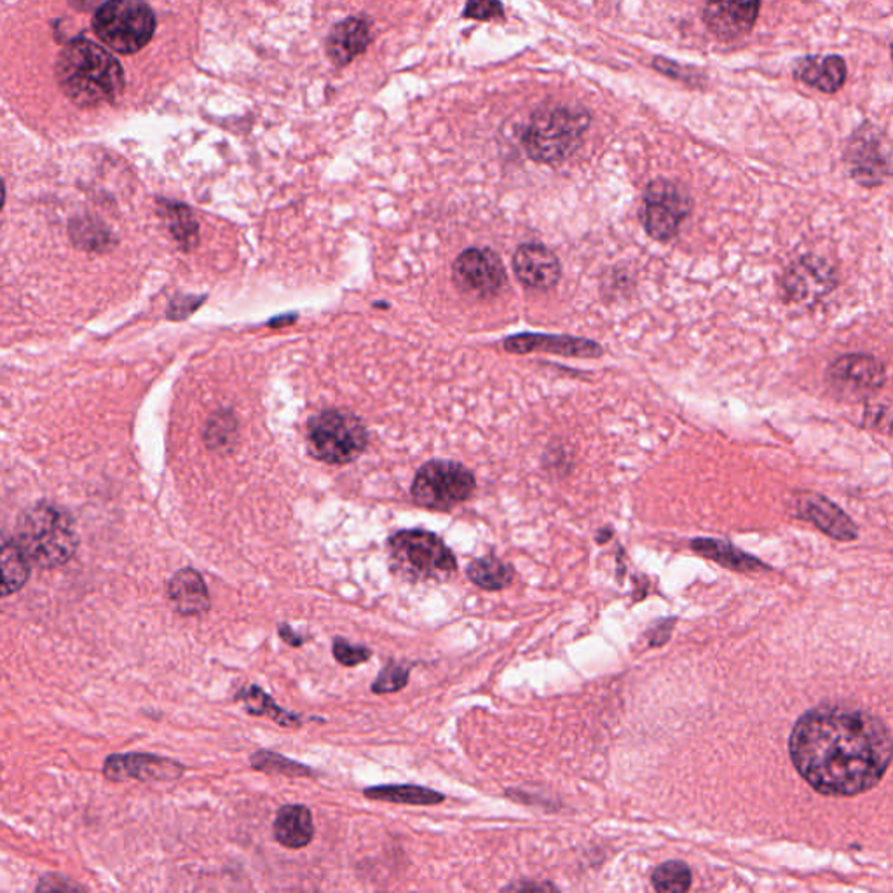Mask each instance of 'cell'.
Listing matches in <instances>:
<instances>
[{
    "label": "cell",
    "mask_w": 893,
    "mask_h": 893,
    "mask_svg": "<svg viewBox=\"0 0 893 893\" xmlns=\"http://www.w3.org/2000/svg\"><path fill=\"white\" fill-rule=\"evenodd\" d=\"M890 730L880 718L848 705L803 714L789 740L792 765L823 796H857L883 779L892 761Z\"/></svg>",
    "instance_id": "6da1fadb"
},
{
    "label": "cell",
    "mask_w": 893,
    "mask_h": 893,
    "mask_svg": "<svg viewBox=\"0 0 893 893\" xmlns=\"http://www.w3.org/2000/svg\"><path fill=\"white\" fill-rule=\"evenodd\" d=\"M57 80L77 107L112 103L123 95L121 63L91 40H74L58 57Z\"/></svg>",
    "instance_id": "7a4b0ae2"
},
{
    "label": "cell",
    "mask_w": 893,
    "mask_h": 893,
    "mask_svg": "<svg viewBox=\"0 0 893 893\" xmlns=\"http://www.w3.org/2000/svg\"><path fill=\"white\" fill-rule=\"evenodd\" d=\"M14 542L28 563L40 569H54L74 557L79 536L65 511L42 503L20 517Z\"/></svg>",
    "instance_id": "3957f363"
},
{
    "label": "cell",
    "mask_w": 893,
    "mask_h": 893,
    "mask_svg": "<svg viewBox=\"0 0 893 893\" xmlns=\"http://www.w3.org/2000/svg\"><path fill=\"white\" fill-rule=\"evenodd\" d=\"M588 126V111L581 107H545L534 112L529 121L522 144L529 158L536 163H562L580 149Z\"/></svg>",
    "instance_id": "277c9868"
},
{
    "label": "cell",
    "mask_w": 893,
    "mask_h": 893,
    "mask_svg": "<svg viewBox=\"0 0 893 893\" xmlns=\"http://www.w3.org/2000/svg\"><path fill=\"white\" fill-rule=\"evenodd\" d=\"M392 571L410 583H444L458 571V560L441 536L423 529L398 531L387 539Z\"/></svg>",
    "instance_id": "5b68a950"
},
{
    "label": "cell",
    "mask_w": 893,
    "mask_h": 893,
    "mask_svg": "<svg viewBox=\"0 0 893 893\" xmlns=\"http://www.w3.org/2000/svg\"><path fill=\"white\" fill-rule=\"evenodd\" d=\"M92 28L117 53H138L154 37L156 14L144 0H107L98 8Z\"/></svg>",
    "instance_id": "8992f818"
},
{
    "label": "cell",
    "mask_w": 893,
    "mask_h": 893,
    "mask_svg": "<svg viewBox=\"0 0 893 893\" xmlns=\"http://www.w3.org/2000/svg\"><path fill=\"white\" fill-rule=\"evenodd\" d=\"M369 435L357 416L325 410L309 421L308 445L314 458L328 464L355 461L365 450Z\"/></svg>",
    "instance_id": "52a82bcc"
},
{
    "label": "cell",
    "mask_w": 893,
    "mask_h": 893,
    "mask_svg": "<svg viewBox=\"0 0 893 893\" xmlns=\"http://www.w3.org/2000/svg\"><path fill=\"white\" fill-rule=\"evenodd\" d=\"M475 476L454 461L426 462L412 482V499L427 510H450L475 493Z\"/></svg>",
    "instance_id": "ba28073f"
},
{
    "label": "cell",
    "mask_w": 893,
    "mask_h": 893,
    "mask_svg": "<svg viewBox=\"0 0 893 893\" xmlns=\"http://www.w3.org/2000/svg\"><path fill=\"white\" fill-rule=\"evenodd\" d=\"M690 194L678 182L656 178L647 184L641 208V221L647 236L667 243L678 236L682 222L691 213Z\"/></svg>",
    "instance_id": "9c48e42d"
},
{
    "label": "cell",
    "mask_w": 893,
    "mask_h": 893,
    "mask_svg": "<svg viewBox=\"0 0 893 893\" xmlns=\"http://www.w3.org/2000/svg\"><path fill=\"white\" fill-rule=\"evenodd\" d=\"M838 286V269L831 260L805 256L792 262L780 280L783 300L794 306H814Z\"/></svg>",
    "instance_id": "30bf717a"
},
{
    "label": "cell",
    "mask_w": 893,
    "mask_h": 893,
    "mask_svg": "<svg viewBox=\"0 0 893 893\" xmlns=\"http://www.w3.org/2000/svg\"><path fill=\"white\" fill-rule=\"evenodd\" d=\"M848 173L863 187H878L890 175V156L883 132L876 124L863 123L849 137L845 150Z\"/></svg>",
    "instance_id": "8fae6325"
},
{
    "label": "cell",
    "mask_w": 893,
    "mask_h": 893,
    "mask_svg": "<svg viewBox=\"0 0 893 893\" xmlns=\"http://www.w3.org/2000/svg\"><path fill=\"white\" fill-rule=\"evenodd\" d=\"M832 392L848 400H864L876 395L886 383L884 363L872 355H845L828 369Z\"/></svg>",
    "instance_id": "7c38bea8"
},
{
    "label": "cell",
    "mask_w": 893,
    "mask_h": 893,
    "mask_svg": "<svg viewBox=\"0 0 893 893\" xmlns=\"http://www.w3.org/2000/svg\"><path fill=\"white\" fill-rule=\"evenodd\" d=\"M454 280L461 290L476 297H494L501 292L507 274L493 250L470 248L454 262Z\"/></svg>",
    "instance_id": "4fadbf2b"
},
{
    "label": "cell",
    "mask_w": 893,
    "mask_h": 893,
    "mask_svg": "<svg viewBox=\"0 0 893 893\" xmlns=\"http://www.w3.org/2000/svg\"><path fill=\"white\" fill-rule=\"evenodd\" d=\"M761 0H707L704 8L705 27L721 40L747 36L759 18Z\"/></svg>",
    "instance_id": "5bb4252c"
},
{
    "label": "cell",
    "mask_w": 893,
    "mask_h": 893,
    "mask_svg": "<svg viewBox=\"0 0 893 893\" xmlns=\"http://www.w3.org/2000/svg\"><path fill=\"white\" fill-rule=\"evenodd\" d=\"M185 773V766L168 757L150 754L111 756L103 766V774L112 782L135 779L141 782H173Z\"/></svg>",
    "instance_id": "9a60e30c"
},
{
    "label": "cell",
    "mask_w": 893,
    "mask_h": 893,
    "mask_svg": "<svg viewBox=\"0 0 893 893\" xmlns=\"http://www.w3.org/2000/svg\"><path fill=\"white\" fill-rule=\"evenodd\" d=\"M796 513L799 519L808 520L815 528H819L822 533L838 542L857 539L858 531L854 520L826 496L815 493L797 494Z\"/></svg>",
    "instance_id": "2e32d148"
},
{
    "label": "cell",
    "mask_w": 893,
    "mask_h": 893,
    "mask_svg": "<svg viewBox=\"0 0 893 893\" xmlns=\"http://www.w3.org/2000/svg\"><path fill=\"white\" fill-rule=\"evenodd\" d=\"M505 349L517 355L554 352L568 358H600L603 346L595 340L571 335L519 334L505 340Z\"/></svg>",
    "instance_id": "e0dca14e"
},
{
    "label": "cell",
    "mask_w": 893,
    "mask_h": 893,
    "mask_svg": "<svg viewBox=\"0 0 893 893\" xmlns=\"http://www.w3.org/2000/svg\"><path fill=\"white\" fill-rule=\"evenodd\" d=\"M517 277L534 290H550L562 276L559 257L550 248L536 243L522 245L513 256Z\"/></svg>",
    "instance_id": "ac0fdd59"
},
{
    "label": "cell",
    "mask_w": 893,
    "mask_h": 893,
    "mask_svg": "<svg viewBox=\"0 0 893 893\" xmlns=\"http://www.w3.org/2000/svg\"><path fill=\"white\" fill-rule=\"evenodd\" d=\"M168 599L182 617H203L212 600L203 576L196 569H181L168 581Z\"/></svg>",
    "instance_id": "d6986e66"
},
{
    "label": "cell",
    "mask_w": 893,
    "mask_h": 893,
    "mask_svg": "<svg viewBox=\"0 0 893 893\" xmlns=\"http://www.w3.org/2000/svg\"><path fill=\"white\" fill-rule=\"evenodd\" d=\"M372 34L365 20L346 18L337 23L326 37V54L335 66H346L365 53Z\"/></svg>",
    "instance_id": "ffe728a7"
},
{
    "label": "cell",
    "mask_w": 893,
    "mask_h": 893,
    "mask_svg": "<svg viewBox=\"0 0 893 893\" xmlns=\"http://www.w3.org/2000/svg\"><path fill=\"white\" fill-rule=\"evenodd\" d=\"M794 75L806 86L819 89L826 95H832V92L840 91L846 83L848 66H846L845 58L840 54H828V57L814 54V57L803 58L802 62L797 63Z\"/></svg>",
    "instance_id": "44dd1931"
},
{
    "label": "cell",
    "mask_w": 893,
    "mask_h": 893,
    "mask_svg": "<svg viewBox=\"0 0 893 893\" xmlns=\"http://www.w3.org/2000/svg\"><path fill=\"white\" fill-rule=\"evenodd\" d=\"M274 838L288 849H300L313 841V814L305 805H285L277 810L273 823Z\"/></svg>",
    "instance_id": "7402d4cb"
},
{
    "label": "cell",
    "mask_w": 893,
    "mask_h": 893,
    "mask_svg": "<svg viewBox=\"0 0 893 893\" xmlns=\"http://www.w3.org/2000/svg\"><path fill=\"white\" fill-rule=\"evenodd\" d=\"M234 700L243 705L245 712L250 714V716H259V718L273 719L277 727L299 728L302 727V721H305L299 714L282 709V707H280L262 687L257 686V684L243 686L241 690L236 693V696H234Z\"/></svg>",
    "instance_id": "603a6c76"
},
{
    "label": "cell",
    "mask_w": 893,
    "mask_h": 893,
    "mask_svg": "<svg viewBox=\"0 0 893 893\" xmlns=\"http://www.w3.org/2000/svg\"><path fill=\"white\" fill-rule=\"evenodd\" d=\"M30 563L13 537L0 531V597L18 592L30 576Z\"/></svg>",
    "instance_id": "cb8c5ba5"
},
{
    "label": "cell",
    "mask_w": 893,
    "mask_h": 893,
    "mask_svg": "<svg viewBox=\"0 0 893 893\" xmlns=\"http://www.w3.org/2000/svg\"><path fill=\"white\" fill-rule=\"evenodd\" d=\"M363 794L372 802L395 803V805L435 806L445 802L442 792L433 791L430 787H421V785H412V783L367 787Z\"/></svg>",
    "instance_id": "d4e9b609"
},
{
    "label": "cell",
    "mask_w": 893,
    "mask_h": 893,
    "mask_svg": "<svg viewBox=\"0 0 893 893\" xmlns=\"http://www.w3.org/2000/svg\"><path fill=\"white\" fill-rule=\"evenodd\" d=\"M691 548L696 554L704 555L707 559L721 563L724 568L733 569V571H756L757 568H765V563L759 562L756 557H751L731 543L719 542V539H710V537L693 539Z\"/></svg>",
    "instance_id": "484cf974"
},
{
    "label": "cell",
    "mask_w": 893,
    "mask_h": 893,
    "mask_svg": "<svg viewBox=\"0 0 893 893\" xmlns=\"http://www.w3.org/2000/svg\"><path fill=\"white\" fill-rule=\"evenodd\" d=\"M471 583H475L480 588L496 592V590L507 588L516 578V572L510 563H505L494 555L480 557L473 560L467 569Z\"/></svg>",
    "instance_id": "4316f807"
},
{
    "label": "cell",
    "mask_w": 893,
    "mask_h": 893,
    "mask_svg": "<svg viewBox=\"0 0 893 893\" xmlns=\"http://www.w3.org/2000/svg\"><path fill=\"white\" fill-rule=\"evenodd\" d=\"M250 765L253 770L264 771L269 774H283L288 779L314 777V771L309 766L300 765V762L288 759L282 754L273 753V751H257L256 754H251Z\"/></svg>",
    "instance_id": "83f0119b"
},
{
    "label": "cell",
    "mask_w": 893,
    "mask_h": 893,
    "mask_svg": "<svg viewBox=\"0 0 893 893\" xmlns=\"http://www.w3.org/2000/svg\"><path fill=\"white\" fill-rule=\"evenodd\" d=\"M652 883L656 892L684 893L691 889L693 875H691L687 864L681 863V860H670V863L656 867L652 876Z\"/></svg>",
    "instance_id": "f1b7e54d"
},
{
    "label": "cell",
    "mask_w": 893,
    "mask_h": 893,
    "mask_svg": "<svg viewBox=\"0 0 893 893\" xmlns=\"http://www.w3.org/2000/svg\"><path fill=\"white\" fill-rule=\"evenodd\" d=\"M166 215L173 236L182 245H187V247L194 245L198 238V222L194 219L189 208L182 207V204H170Z\"/></svg>",
    "instance_id": "f546056e"
},
{
    "label": "cell",
    "mask_w": 893,
    "mask_h": 893,
    "mask_svg": "<svg viewBox=\"0 0 893 893\" xmlns=\"http://www.w3.org/2000/svg\"><path fill=\"white\" fill-rule=\"evenodd\" d=\"M410 669L404 665L395 663V661H387L386 667L381 670L374 684H372V693L374 695H389V693H398L409 684Z\"/></svg>",
    "instance_id": "4dcf8cb0"
},
{
    "label": "cell",
    "mask_w": 893,
    "mask_h": 893,
    "mask_svg": "<svg viewBox=\"0 0 893 893\" xmlns=\"http://www.w3.org/2000/svg\"><path fill=\"white\" fill-rule=\"evenodd\" d=\"M332 653H334L337 663L343 665L346 669L365 663V661L372 658V652H370L369 647L351 644L349 641H346V638L340 637L335 638Z\"/></svg>",
    "instance_id": "1f68e13d"
},
{
    "label": "cell",
    "mask_w": 893,
    "mask_h": 893,
    "mask_svg": "<svg viewBox=\"0 0 893 893\" xmlns=\"http://www.w3.org/2000/svg\"><path fill=\"white\" fill-rule=\"evenodd\" d=\"M462 16L479 22H491L505 16V8L501 0H468L462 11Z\"/></svg>",
    "instance_id": "d6a6232c"
},
{
    "label": "cell",
    "mask_w": 893,
    "mask_h": 893,
    "mask_svg": "<svg viewBox=\"0 0 893 893\" xmlns=\"http://www.w3.org/2000/svg\"><path fill=\"white\" fill-rule=\"evenodd\" d=\"M77 889L80 890L79 884H72L69 881L63 880V878H58V876H48L45 880H40L39 886L37 890H72Z\"/></svg>",
    "instance_id": "836d02e7"
},
{
    "label": "cell",
    "mask_w": 893,
    "mask_h": 893,
    "mask_svg": "<svg viewBox=\"0 0 893 893\" xmlns=\"http://www.w3.org/2000/svg\"><path fill=\"white\" fill-rule=\"evenodd\" d=\"M277 634L283 638V643L288 644V646L300 647L305 644V637L297 634V632H295L290 625H286V623H282V625L277 627Z\"/></svg>",
    "instance_id": "e575fe53"
},
{
    "label": "cell",
    "mask_w": 893,
    "mask_h": 893,
    "mask_svg": "<svg viewBox=\"0 0 893 893\" xmlns=\"http://www.w3.org/2000/svg\"><path fill=\"white\" fill-rule=\"evenodd\" d=\"M505 890H519V892H528V890H539V892H546V890H555V886H551V884L522 883L511 884V886H507V889Z\"/></svg>",
    "instance_id": "d590c367"
},
{
    "label": "cell",
    "mask_w": 893,
    "mask_h": 893,
    "mask_svg": "<svg viewBox=\"0 0 893 893\" xmlns=\"http://www.w3.org/2000/svg\"><path fill=\"white\" fill-rule=\"evenodd\" d=\"M5 201V189H4V182L0 181V210L4 207Z\"/></svg>",
    "instance_id": "8d00e7d4"
}]
</instances>
